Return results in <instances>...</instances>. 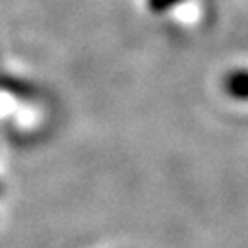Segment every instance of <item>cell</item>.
I'll return each mask as SVG.
<instances>
[{"instance_id":"6da1fadb","label":"cell","mask_w":248,"mask_h":248,"mask_svg":"<svg viewBox=\"0 0 248 248\" xmlns=\"http://www.w3.org/2000/svg\"><path fill=\"white\" fill-rule=\"evenodd\" d=\"M226 94L239 101H248V68H235L224 78Z\"/></svg>"}]
</instances>
